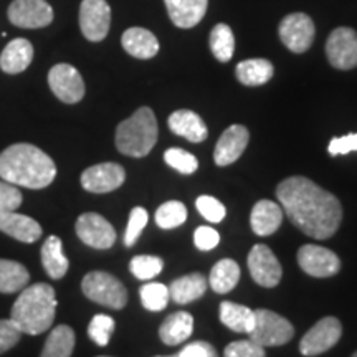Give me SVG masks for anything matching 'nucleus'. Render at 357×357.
Instances as JSON below:
<instances>
[{"label":"nucleus","mask_w":357,"mask_h":357,"mask_svg":"<svg viewBox=\"0 0 357 357\" xmlns=\"http://www.w3.org/2000/svg\"><path fill=\"white\" fill-rule=\"evenodd\" d=\"M276 197L289 220L311 238H329L341 225V202L310 178L301 176L284 178L276 189Z\"/></svg>","instance_id":"1"},{"label":"nucleus","mask_w":357,"mask_h":357,"mask_svg":"<svg viewBox=\"0 0 357 357\" xmlns=\"http://www.w3.org/2000/svg\"><path fill=\"white\" fill-rule=\"evenodd\" d=\"M0 177L13 185L45 189L55 181L56 166L37 146L19 142L0 154Z\"/></svg>","instance_id":"2"},{"label":"nucleus","mask_w":357,"mask_h":357,"mask_svg":"<svg viewBox=\"0 0 357 357\" xmlns=\"http://www.w3.org/2000/svg\"><path fill=\"white\" fill-rule=\"evenodd\" d=\"M55 289L47 283L25 287L10 310V319L24 334L37 336L52 328L56 312Z\"/></svg>","instance_id":"3"},{"label":"nucleus","mask_w":357,"mask_h":357,"mask_svg":"<svg viewBox=\"0 0 357 357\" xmlns=\"http://www.w3.org/2000/svg\"><path fill=\"white\" fill-rule=\"evenodd\" d=\"M158 121L153 109L142 106L116 129V147L129 158H144L158 142Z\"/></svg>","instance_id":"4"},{"label":"nucleus","mask_w":357,"mask_h":357,"mask_svg":"<svg viewBox=\"0 0 357 357\" xmlns=\"http://www.w3.org/2000/svg\"><path fill=\"white\" fill-rule=\"evenodd\" d=\"M82 289L88 300L111 310H123L128 303V291L124 284L106 271L88 273L82 281Z\"/></svg>","instance_id":"5"},{"label":"nucleus","mask_w":357,"mask_h":357,"mask_svg":"<svg viewBox=\"0 0 357 357\" xmlns=\"http://www.w3.org/2000/svg\"><path fill=\"white\" fill-rule=\"evenodd\" d=\"M252 341L263 347L283 346L291 341L294 336V328L291 323L283 316L276 314L268 310L255 311V323H253L252 331L248 333Z\"/></svg>","instance_id":"6"},{"label":"nucleus","mask_w":357,"mask_h":357,"mask_svg":"<svg viewBox=\"0 0 357 357\" xmlns=\"http://www.w3.org/2000/svg\"><path fill=\"white\" fill-rule=\"evenodd\" d=\"M111 7L106 0H83L79 6V29L89 42H101L109 33Z\"/></svg>","instance_id":"7"},{"label":"nucleus","mask_w":357,"mask_h":357,"mask_svg":"<svg viewBox=\"0 0 357 357\" xmlns=\"http://www.w3.org/2000/svg\"><path fill=\"white\" fill-rule=\"evenodd\" d=\"M314 24L306 13H289L280 24V38L293 53H305L314 42Z\"/></svg>","instance_id":"8"},{"label":"nucleus","mask_w":357,"mask_h":357,"mask_svg":"<svg viewBox=\"0 0 357 357\" xmlns=\"http://www.w3.org/2000/svg\"><path fill=\"white\" fill-rule=\"evenodd\" d=\"M342 326L339 319L328 316V318L319 319L312 328L303 336L300 342V351L303 356L312 357L319 356L323 352L329 351L337 344L341 339Z\"/></svg>","instance_id":"9"},{"label":"nucleus","mask_w":357,"mask_h":357,"mask_svg":"<svg viewBox=\"0 0 357 357\" xmlns=\"http://www.w3.org/2000/svg\"><path fill=\"white\" fill-rule=\"evenodd\" d=\"M329 63L337 70H352L357 66V33L349 26H339L326 42Z\"/></svg>","instance_id":"10"},{"label":"nucleus","mask_w":357,"mask_h":357,"mask_svg":"<svg viewBox=\"0 0 357 357\" xmlns=\"http://www.w3.org/2000/svg\"><path fill=\"white\" fill-rule=\"evenodd\" d=\"M48 84L58 100L66 105L79 102L84 96V83L79 71L68 63H58L48 71Z\"/></svg>","instance_id":"11"},{"label":"nucleus","mask_w":357,"mask_h":357,"mask_svg":"<svg viewBox=\"0 0 357 357\" xmlns=\"http://www.w3.org/2000/svg\"><path fill=\"white\" fill-rule=\"evenodd\" d=\"M7 15L20 29H43L53 22V8L45 0H13Z\"/></svg>","instance_id":"12"},{"label":"nucleus","mask_w":357,"mask_h":357,"mask_svg":"<svg viewBox=\"0 0 357 357\" xmlns=\"http://www.w3.org/2000/svg\"><path fill=\"white\" fill-rule=\"evenodd\" d=\"M77 235L83 243L96 250H108L116 242V231L113 225L105 217L88 212L78 217Z\"/></svg>","instance_id":"13"},{"label":"nucleus","mask_w":357,"mask_h":357,"mask_svg":"<svg viewBox=\"0 0 357 357\" xmlns=\"http://www.w3.org/2000/svg\"><path fill=\"white\" fill-rule=\"evenodd\" d=\"M248 270L255 283L265 288H275L283 275V268H281L278 258L275 257L271 248L261 243L250 250Z\"/></svg>","instance_id":"14"},{"label":"nucleus","mask_w":357,"mask_h":357,"mask_svg":"<svg viewBox=\"0 0 357 357\" xmlns=\"http://www.w3.org/2000/svg\"><path fill=\"white\" fill-rule=\"evenodd\" d=\"M298 263L301 270L314 278H329L339 273L341 260L331 250L319 245H305L298 252Z\"/></svg>","instance_id":"15"},{"label":"nucleus","mask_w":357,"mask_h":357,"mask_svg":"<svg viewBox=\"0 0 357 357\" xmlns=\"http://www.w3.org/2000/svg\"><path fill=\"white\" fill-rule=\"evenodd\" d=\"M126 181V172L123 166L116 162H102L88 167L82 174V185L84 190L93 194H106L119 189Z\"/></svg>","instance_id":"16"},{"label":"nucleus","mask_w":357,"mask_h":357,"mask_svg":"<svg viewBox=\"0 0 357 357\" xmlns=\"http://www.w3.org/2000/svg\"><path fill=\"white\" fill-rule=\"evenodd\" d=\"M250 141L248 129L242 124H234L229 129H225L218 139L215 151H213V159L217 166H230L240 158L247 149Z\"/></svg>","instance_id":"17"},{"label":"nucleus","mask_w":357,"mask_h":357,"mask_svg":"<svg viewBox=\"0 0 357 357\" xmlns=\"http://www.w3.org/2000/svg\"><path fill=\"white\" fill-rule=\"evenodd\" d=\"M0 231L24 243H35L42 236V227L37 220L15 211L0 212Z\"/></svg>","instance_id":"18"},{"label":"nucleus","mask_w":357,"mask_h":357,"mask_svg":"<svg viewBox=\"0 0 357 357\" xmlns=\"http://www.w3.org/2000/svg\"><path fill=\"white\" fill-rule=\"evenodd\" d=\"M172 24L178 29H192L204 19L208 0H164Z\"/></svg>","instance_id":"19"},{"label":"nucleus","mask_w":357,"mask_h":357,"mask_svg":"<svg viewBox=\"0 0 357 357\" xmlns=\"http://www.w3.org/2000/svg\"><path fill=\"white\" fill-rule=\"evenodd\" d=\"M169 129L177 136L185 137L190 142H202L207 139L208 129L204 119L190 109H178L169 116Z\"/></svg>","instance_id":"20"},{"label":"nucleus","mask_w":357,"mask_h":357,"mask_svg":"<svg viewBox=\"0 0 357 357\" xmlns=\"http://www.w3.org/2000/svg\"><path fill=\"white\" fill-rule=\"evenodd\" d=\"M33 60V45L26 38H13L0 53V68L8 75L22 73Z\"/></svg>","instance_id":"21"},{"label":"nucleus","mask_w":357,"mask_h":357,"mask_svg":"<svg viewBox=\"0 0 357 357\" xmlns=\"http://www.w3.org/2000/svg\"><path fill=\"white\" fill-rule=\"evenodd\" d=\"M123 48L129 55L139 60H149L154 58L159 52V42L155 35L141 26H131L123 33L121 38Z\"/></svg>","instance_id":"22"},{"label":"nucleus","mask_w":357,"mask_h":357,"mask_svg":"<svg viewBox=\"0 0 357 357\" xmlns=\"http://www.w3.org/2000/svg\"><path fill=\"white\" fill-rule=\"evenodd\" d=\"M283 215L284 212L281 211L278 204L271 202V200H260L255 204L252 215H250L252 230L260 236L275 234L283 222Z\"/></svg>","instance_id":"23"},{"label":"nucleus","mask_w":357,"mask_h":357,"mask_svg":"<svg viewBox=\"0 0 357 357\" xmlns=\"http://www.w3.org/2000/svg\"><path fill=\"white\" fill-rule=\"evenodd\" d=\"M194 329V318L187 311H177L167 316L166 321L160 324L159 336L164 344L177 346L190 337Z\"/></svg>","instance_id":"24"},{"label":"nucleus","mask_w":357,"mask_h":357,"mask_svg":"<svg viewBox=\"0 0 357 357\" xmlns=\"http://www.w3.org/2000/svg\"><path fill=\"white\" fill-rule=\"evenodd\" d=\"M208 281L204 275L190 273L181 278L174 280L169 287V294L177 305H187V303L199 300L207 291Z\"/></svg>","instance_id":"25"},{"label":"nucleus","mask_w":357,"mask_h":357,"mask_svg":"<svg viewBox=\"0 0 357 357\" xmlns=\"http://www.w3.org/2000/svg\"><path fill=\"white\" fill-rule=\"evenodd\" d=\"M42 263L47 275L53 280H61L68 271L70 261L66 255L63 253V245H61V240L58 236L52 235L48 236L43 242L42 252Z\"/></svg>","instance_id":"26"},{"label":"nucleus","mask_w":357,"mask_h":357,"mask_svg":"<svg viewBox=\"0 0 357 357\" xmlns=\"http://www.w3.org/2000/svg\"><path fill=\"white\" fill-rule=\"evenodd\" d=\"M273 77V65L263 58H252L236 65V79L245 86H261Z\"/></svg>","instance_id":"27"},{"label":"nucleus","mask_w":357,"mask_h":357,"mask_svg":"<svg viewBox=\"0 0 357 357\" xmlns=\"http://www.w3.org/2000/svg\"><path fill=\"white\" fill-rule=\"evenodd\" d=\"M220 321L235 333H250L255 323V311L231 301L220 303Z\"/></svg>","instance_id":"28"},{"label":"nucleus","mask_w":357,"mask_h":357,"mask_svg":"<svg viewBox=\"0 0 357 357\" xmlns=\"http://www.w3.org/2000/svg\"><path fill=\"white\" fill-rule=\"evenodd\" d=\"M240 280V266L235 260L230 258H223L215 266L212 268L211 278H208V284L213 291L218 294H225L231 291L236 287Z\"/></svg>","instance_id":"29"},{"label":"nucleus","mask_w":357,"mask_h":357,"mask_svg":"<svg viewBox=\"0 0 357 357\" xmlns=\"http://www.w3.org/2000/svg\"><path fill=\"white\" fill-rule=\"evenodd\" d=\"M30 281V273L22 263L0 258V293H17Z\"/></svg>","instance_id":"30"},{"label":"nucleus","mask_w":357,"mask_h":357,"mask_svg":"<svg viewBox=\"0 0 357 357\" xmlns=\"http://www.w3.org/2000/svg\"><path fill=\"white\" fill-rule=\"evenodd\" d=\"M75 349V331L66 324L56 326L47 337L40 357H71Z\"/></svg>","instance_id":"31"},{"label":"nucleus","mask_w":357,"mask_h":357,"mask_svg":"<svg viewBox=\"0 0 357 357\" xmlns=\"http://www.w3.org/2000/svg\"><path fill=\"white\" fill-rule=\"evenodd\" d=\"M211 50L222 63L231 60L235 52V37L229 25L218 24L213 26L211 32Z\"/></svg>","instance_id":"32"},{"label":"nucleus","mask_w":357,"mask_h":357,"mask_svg":"<svg viewBox=\"0 0 357 357\" xmlns=\"http://www.w3.org/2000/svg\"><path fill=\"white\" fill-rule=\"evenodd\" d=\"M187 218L185 205L178 200H171V202L162 204L155 212V223L164 230L176 229L182 225Z\"/></svg>","instance_id":"33"},{"label":"nucleus","mask_w":357,"mask_h":357,"mask_svg":"<svg viewBox=\"0 0 357 357\" xmlns=\"http://www.w3.org/2000/svg\"><path fill=\"white\" fill-rule=\"evenodd\" d=\"M142 306L149 311H162L167 306L171 294L169 288L162 283H147L139 289Z\"/></svg>","instance_id":"34"},{"label":"nucleus","mask_w":357,"mask_h":357,"mask_svg":"<svg viewBox=\"0 0 357 357\" xmlns=\"http://www.w3.org/2000/svg\"><path fill=\"white\" fill-rule=\"evenodd\" d=\"M164 268L162 258L154 255H139L134 257L131 263H129V270L136 276L137 280H153L158 276Z\"/></svg>","instance_id":"35"},{"label":"nucleus","mask_w":357,"mask_h":357,"mask_svg":"<svg viewBox=\"0 0 357 357\" xmlns=\"http://www.w3.org/2000/svg\"><path fill=\"white\" fill-rule=\"evenodd\" d=\"M164 160L167 162V166L176 169L177 172L185 174V176L194 174L199 167L197 158L194 154L181 149V147H171V149H167L166 154H164Z\"/></svg>","instance_id":"36"},{"label":"nucleus","mask_w":357,"mask_h":357,"mask_svg":"<svg viewBox=\"0 0 357 357\" xmlns=\"http://www.w3.org/2000/svg\"><path fill=\"white\" fill-rule=\"evenodd\" d=\"M114 333V319L108 314H96L88 326V336L98 346H108L111 334Z\"/></svg>","instance_id":"37"},{"label":"nucleus","mask_w":357,"mask_h":357,"mask_svg":"<svg viewBox=\"0 0 357 357\" xmlns=\"http://www.w3.org/2000/svg\"><path fill=\"white\" fill-rule=\"evenodd\" d=\"M147 220H149V213H147L146 208H132L131 213H129L126 234H124V245H126V247H132V245L137 242V238H139L142 230H144V227L147 225Z\"/></svg>","instance_id":"38"},{"label":"nucleus","mask_w":357,"mask_h":357,"mask_svg":"<svg viewBox=\"0 0 357 357\" xmlns=\"http://www.w3.org/2000/svg\"><path fill=\"white\" fill-rule=\"evenodd\" d=\"M195 205H197V211L202 213L204 218H207V220L212 223L222 222L227 213L223 204L218 202L215 197H211V195H202V197H199Z\"/></svg>","instance_id":"39"},{"label":"nucleus","mask_w":357,"mask_h":357,"mask_svg":"<svg viewBox=\"0 0 357 357\" xmlns=\"http://www.w3.org/2000/svg\"><path fill=\"white\" fill-rule=\"evenodd\" d=\"M225 357H265V347L252 339L235 341L225 347Z\"/></svg>","instance_id":"40"},{"label":"nucleus","mask_w":357,"mask_h":357,"mask_svg":"<svg viewBox=\"0 0 357 357\" xmlns=\"http://www.w3.org/2000/svg\"><path fill=\"white\" fill-rule=\"evenodd\" d=\"M22 333L12 319H0V354L12 349L20 341Z\"/></svg>","instance_id":"41"},{"label":"nucleus","mask_w":357,"mask_h":357,"mask_svg":"<svg viewBox=\"0 0 357 357\" xmlns=\"http://www.w3.org/2000/svg\"><path fill=\"white\" fill-rule=\"evenodd\" d=\"M22 205V192L15 185L0 181V212H13Z\"/></svg>","instance_id":"42"},{"label":"nucleus","mask_w":357,"mask_h":357,"mask_svg":"<svg viewBox=\"0 0 357 357\" xmlns=\"http://www.w3.org/2000/svg\"><path fill=\"white\" fill-rule=\"evenodd\" d=\"M218 242H220V235H218V231L215 229H212V227L204 225L195 230L194 243L195 247L202 250V252H211V250L217 247Z\"/></svg>","instance_id":"43"},{"label":"nucleus","mask_w":357,"mask_h":357,"mask_svg":"<svg viewBox=\"0 0 357 357\" xmlns=\"http://www.w3.org/2000/svg\"><path fill=\"white\" fill-rule=\"evenodd\" d=\"M331 155H344L357 151V134H347L342 137H334L328 147Z\"/></svg>","instance_id":"44"},{"label":"nucleus","mask_w":357,"mask_h":357,"mask_svg":"<svg viewBox=\"0 0 357 357\" xmlns=\"http://www.w3.org/2000/svg\"><path fill=\"white\" fill-rule=\"evenodd\" d=\"M177 357H218L215 347L205 341H195L187 344Z\"/></svg>","instance_id":"45"},{"label":"nucleus","mask_w":357,"mask_h":357,"mask_svg":"<svg viewBox=\"0 0 357 357\" xmlns=\"http://www.w3.org/2000/svg\"><path fill=\"white\" fill-rule=\"evenodd\" d=\"M155 357H177V356H155Z\"/></svg>","instance_id":"46"},{"label":"nucleus","mask_w":357,"mask_h":357,"mask_svg":"<svg viewBox=\"0 0 357 357\" xmlns=\"http://www.w3.org/2000/svg\"><path fill=\"white\" fill-rule=\"evenodd\" d=\"M352 357H357V351L354 352V354H352Z\"/></svg>","instance_id":"47"}]
</instances>
